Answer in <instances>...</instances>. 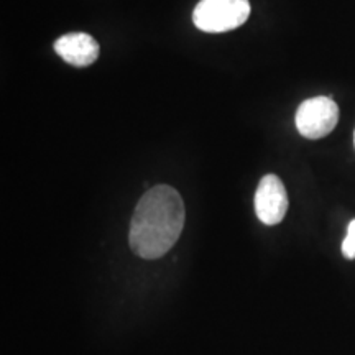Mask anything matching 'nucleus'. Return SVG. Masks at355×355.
I'll use <instances>...</instances> for the list:
<instances>
[{
	"instance_id": "1",
	"label": "nucleus",
	"mask_w": 355,
	"mask_h": 355,
	"mask_svg": "<svg viewBox=\"0 0 355 355\" xmlns=\"http://www.w3.org/2000/svg\"><path fill=\"white\" fill-rule=\"evenodd\" d=\"M184 219V202L175 188L158 184L146 191L130 222L128 243L133 254L145 260L165 255L183 232Z\"/></svg>"
},
{
	"instance_id": "2",
	"label": "nucleus",
	"mask_w": 355,
	"mask_h": 355,
	"mask_svg": "<svg viewBox=\"0 0 355 355\" xmlns=\"http://www.w3.org/2000/svg\"><path fill=\"white\" fill-rule=\"evenodd\" d=\"M248 17V0H201L193 12L194 25L206 33L230 32L245 24Z\"/></svg>"
},
{
	"instance_id": "3",
	"label": "nucleus",
	"mask_w": 355,
	"mask_h": 355,
	"mask_svg": "<svg viewBox=\"0 0 355 355\" xmlns=\"http://www.w3.org/2000/svg\"><path fill=\"white\" fill-rule=\"evenodd\" d=\"M337 122H339V107L331 97H311L296 110V128L304 139L318 140L329 135Z\"/></svg>"
},
{
	"instance_id": "4",
	"label": "nucleus",
	"mask_w": 355,
	"mask_h": 355,
	"mask_svg": "<svg viewBox=\"0 0 355 355\" xmlns=\"http://www.w3.org/2000/svg\"><path fill=\"white\" fill-rule=\"evenodd\" d=\"M288 194L277 175H265L255 191V214L265 225H277L285 219Z\"/></svg>"
},
{
	"instance_id": "5",
	"label": "nucleus",
	"mask_w": 355,
	"mask_h": 355,
	"mask_svg": "<svg viewBox=\"0 0 355 355\" xmlns=\"http://www.w3.org/2000/svg\"><path fill=\"white\" fill-rule=\"evenodd\" d=\"M55 51L66 63L86 68L91 66L99 58V43L87 33H68L60 37L55 42Z\"/></svg>"
},
{
	"instance_id": "6",
	"label": "nucleus",
	"mask_w": 355,
	"mask_h": 355,
	"mask_svg": "<svg viewBox=\"0 0 355 355\" xmlns=\"http://www.w3.org/2000/svg\"><path fill=\"white\" fill-rule=\"evenodd\" d=\"M343 255L349 260H355V219L347 227V235L343 242Z\"/></svg>"
},
{
	"instance_id": "7",
	"label": "nucleus",
	"mask_w": 355,
	"mask_h": 355,
	"mask_svg": "<svg viewBox=\"0 0 355 355\" xmlns=\"http://www.w3.org/2000/svg\"><path fill=\"white\" fill-rule=\"evenodd\" d=\"M354 144H355V135H354Z\"/></svg>"
}]
</instances>
